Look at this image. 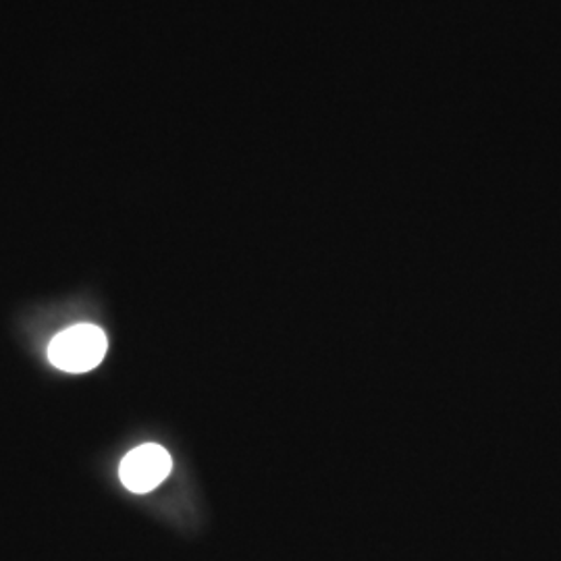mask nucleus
I'll return each instance as SVG.
<instances>
[{
  "instance_id": "1",
  "label": "nucleus",
  "mask_w": 561,
  "mask_h": 561,
  "mask_svg": "<svg viewBox=\"0 0 561 561\" xmlns=\"http://www.w3.org/2000/svg\"><path fill=\"white\" fill-rule=\"evenodd\" d=\"M108 341L96 324H76L59 333L48 345V360L65 373H88L106 356Z\"/></svg>"
},
{
  "instance_id": "2",
  "label": "nucleus",
  "mask_w": 561,
  "mask_h": 561,
  "mask_svg": "<svg viewBox=\"0 0 561 561\" xmlns=\"http://www.w3.org/2000/svg\"><path fill=\"white\" fill-rule=\"evenodd\" d=\"M171 468L173 460L169 451L157 443H146L129 451L121 461V482L131 493H148L169 477Z\"/></svg>"
}]
</instances>
